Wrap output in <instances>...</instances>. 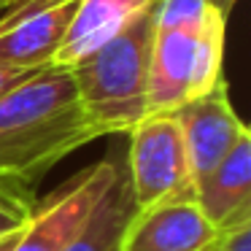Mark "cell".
Listing matches in <instances>:
<instances>
[{
	"mask_svg": "<svg viewBox=\"0 0 251 251\" xmlns=\"http://www.w3.org/2000/svg\"><path fill=\"white\" fill-rule=\"evenodd\" d=\"M92 141L71 71L41 68L0 98V186L35 184Z\"/></svg>",
	"mask_w": 251,
	"mask_h": 251,
	"instance_id": "obj_1",
	"label": "cell"
},
{
	"mask_svg": "<svg viewBox=\"0 0 251 251\" xmlns=\"http://www.w3.org/2000/svg\"><path fill=\"white\" fill-rule=\"evenodd\" d=\"M151 8L138 14L116 38L71 68L84 116L98 138L130 132L146 116L149 60L154 44Z\"/></svg>",
	"mask_w": 251,
	"mask_h": 251,
	"instance_id": "obj_2",
	"label": "cell"
},
{
	"mask_svg": "<svg viewBox=\"0 0 251 251\" xmlns=\"http://www.w3.org/2000/svg\"><path fill=\"white\" fill-rule=\"evenodd\" d=\"M130 192L135 208L195 200V176L173 114H146L130 132Z\"/></svg>",
	"mask_w": 251,
	"mask_h": 251,
	"instance_id": "obj_3",
	"label": "cell"
},
{
	"mask_svg": "<svg viewBox=\"0 0 251 251\" xmlns=\"http://www.w3.org/2000/svg\"><path fill=\"white\" fill-rule=\"evenodd\" d=\"M119 170L122 165L114 157H105L73 176L44 208L30 213L11 251H68Z\"/></svg>",
	"mask_w": 251,
	"mask_h": 251,
	"instance_id": "obj_4",
	"label": "cell"
},
{
	"mask_svg": "<svg viewBox=\"0 0 251 251\" xmlns=\"http://www.w3.org/2000/svg\"><path fill=\"white\" fill-rule=\"evenodd\" d=\"M76 6L78 0H17L0 11V65L49 68Z\"/></svg>",
	"mask_w": 251,
	"mask_h": 251,
	"instance_id": "obj_5",
	"label": "cell"
},
{
	"mask_svg": "<svg viewBox=\"0 0 251 251\" xmlns=\"http://www.w3.org/2000/svg\"><path fill=\"white\" fill-rule=\"evenodd\" d=\"M176 122L181 127L186 146V157H189V168L195 176V189L197 181H202L224 157L227 151L249 132L238 114H235L232 103H229V92L224 78L211 89V92L200 95V98L184 103L178 111H173Z\"/></svg>",
	"mask_w": 251,
	"mask_h": 251,
	"instance_id": "obj_6",
	"label": "cell"
},
{
	"mask_svg": "<svg viewBox=\"0 0 251 251\" xmlns=\"http://www.w3.org/2000/svg\"><path fill=\"white\" fill-rule=\"evenodd\" d=\"M216 227L195 200L135 208L119 240V251H205Z\"/></svg>",
	"mask_w": 251,
	"mask_h": 251,
	"instance_id": "obj_7",
	"label": "cell"
},
{
	"mask_svg": "<svg viewBox=\"0 0 251 251\" xmlns=\"http://www.w3.org/2000/svg\"><path fill=\"white\" fill-rule=\"evenodd\" d=\"M151 6L154 0H78L65 38L57 54L51 57L49 68H60V71L76 68Z\"/></svg>",
	"mask_w": 251,
	"mask_h": 251,
	"instance_id": "obj_8",
	"label": "cell"
},
{
	"mask_svg": "<svg viewBox=\"0 0 251 251\" xmlns=\"http://www.w3.org/2000/svg\"><path fill=\"white\" fill-rule=\"evenodd\" d=\"M197 33L154 30L149 60L146 114H173L192 100V68H195Z\"/></svg>",
	"mask_w": 251,
	"mask_h": 251,
	"instance_id": "obj_9",
	"label": "cell"
},
{
	"mask_svg": "<svg viewBox=\"0 0 251 251\" xmlns=\"http://www.w3.org/2000/svg\"><path fill=\"white\" fill-rule=\"evenodd\" d=\"M195 202L213 227L251 216V132H246L227 157L197 181Z\"/></svg>",
	"mask_w": 251,
	"mask_h": 251,
	"instance_id": "obj_10",
	"label": "cell"
},
{
	"mask_svg": "<svg viewBox=\"0 0 251 251\" xmlns=\"http://www.w3.org/2000/svg\"><path fill=\"white\" fill-rule=\"evenodd\" d=\"M132 211H135V202H132L130 181L119 170L111 186L105 189V195L100 197V202L95 205L84 232L73 240L68 251H119L122 232H125Z\"/></svg>",
	"mask_w": 251,
	"mask_h": 251,
	"instance_id": "obj_11",
	"label": "cell"
},
{
	"mask_svg": "<svg viewBox=\"0 0 251 251\" xmlns=\"http://www.w3.org/2000/svg\"><path fill=\"white\" fill-rule=\"evenodd\" d=\"M224 35H227V17L213 11L211 19L200 27L195 41V68H192V100L211 92L222 81L224 62Z\"/></svg>",
	"mask_w": 251,
	"mask_h": 251,
	"instance_id": "obj_12",
	"label": "cell"
},
{
	"mask_svg": "<svg viewBox=\"0 0 251 251\" xmlns=\"http://www.w3.org/2000/svg\"><path fill=\"white\" fill-rule=\"evenodd\" d=\"M219 11L211 0H154L151 17L154 30H181V33H200V27Z\"/></svg>",
	"mask_w": 251,
	"mask_h": 251,
	"instance_id": "obj_13",
	"label": "cell"
},
{
	"mask_svg": "<svg viewBox=\"0 0 251 251\" xmlns=\"http://www.w3.org/2000/svg\"><path fill=\"white\" fill-rule=\"evenodd\" d=\"M30 208L17 197V192L0 186V240L11 238V235L22 232L25 224L30 219Z\"/></svg>",
	"mask_w": 251,
	"mask_h": 251,
	"instance_id": "obj_14",
	"label": "cell"
},
{
	"mask_svg": "<svg viewBox=\"0 0 251 251\" xmlns=\"http://www.w3.org/2000/svg\"><path fill=\"white\" fill-rule=\"evenodd\" d=\"M205 251H251V216L219 227Z\"/></svg>",
	"mask_w": 251,
	"mask_h": 251,
	"instance_id": "obj_15",
	"label": "cell"
},
{
	"mask_svg": "<svg viewBox=\"0 0 251 251\" xmlns=\"http://www.w3.org/2000/svg\"><path fill=\"white\" fill-rule=\"evenodd\" d=\"M30 73L35 71H25V68H11V65H0V98L6 92H11L14 87H19V84L25 81V78L30 76Z\"/></svg>",
	"mask_w": 251,
	"mask_h": 251,
	"instance_id": "obj_16",
	"label": "cell"
},
{
	"mask_svg": "<svg viewBox=\"0 0 251 251\" xmlns=\"http://www.w3.org/2000/svg\"><path fill=\"white\" fill-rule=\"evenodd\" d=\"M235 3H238V0H211V6H216L219 11L224 14V17H229V14H232Z\"/></svg>",
	"mask_w": 251,
	"mask_h": 251,
	"instance_id": "obj_17",
	"label": "cell"
},
{
	"mask_svg": "<svg viewBox=\"0 0 251 251\" xmlns=\"http://www.w3.org/2000/svg\"><path fill=\"white\" fill-rule=\"evenodd\" d=\"M19 235V232H17ZM17 235H11V238H6V240H0V251H11V246H14V240H17Z\"/></svg>",
	"mask_w": 251,
	"mask_h": 251,
	"instance_id": "obj_18",
	"label": "cell"
},
{
	"mask_svg": "<svg viewBox=\"0 0 251 251\" xmlns=\"http://www.w3.org/2000/svg\"><path fill=\"white\" fill-rule=\"evenodd\" d=\"M14 3H17V0H0V11H6L8 6H14Z\"/></svg>",
	"mask_w": 251,
	"mask_h": 251,
	"instance_id": "obj_19",
	"label": "cell"
}]
</instances>
